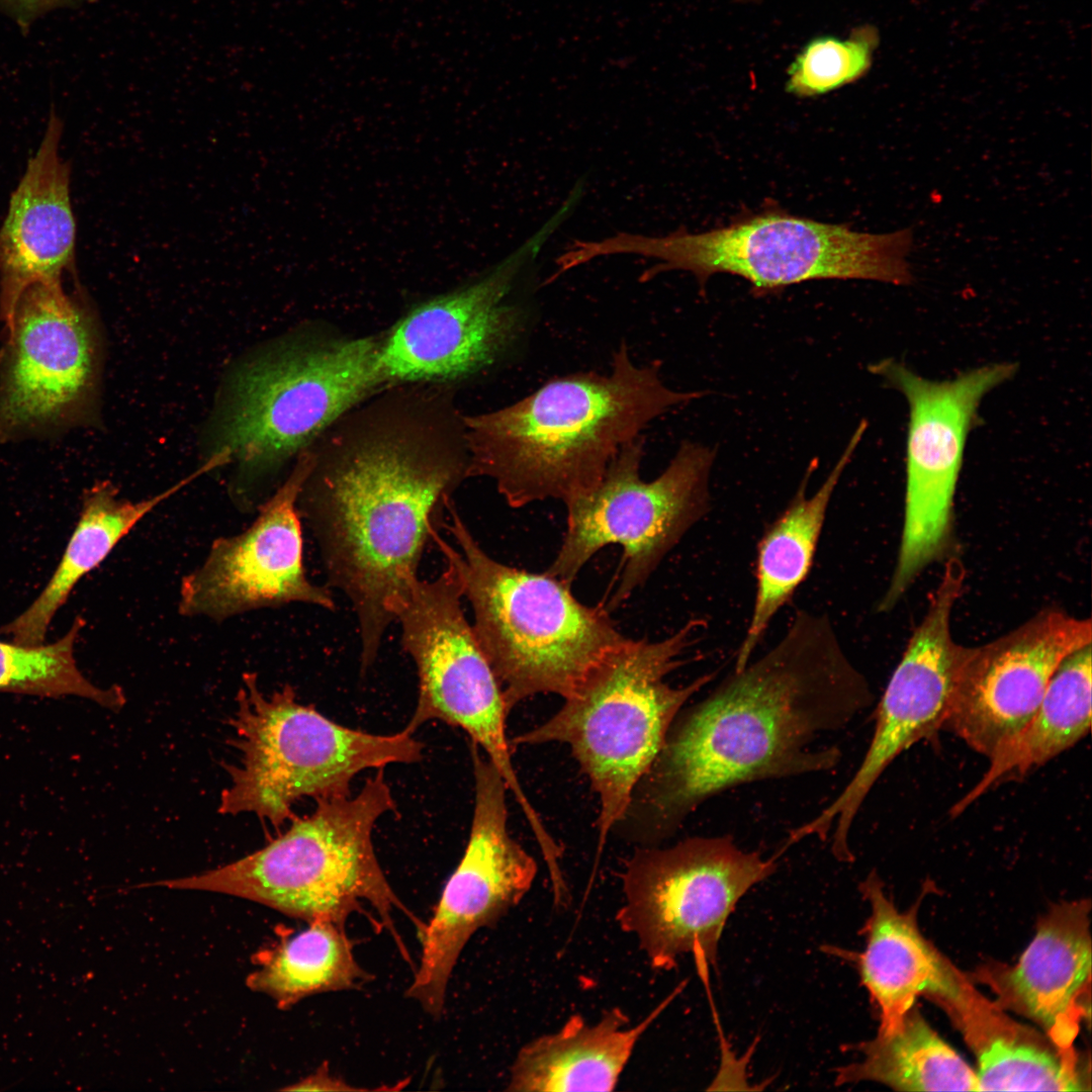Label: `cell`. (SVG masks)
<instances>
[{"label":"cell","instance_id":"13","mask_svg":"<svg viewBox=\"0 0 1092 1092\" xmlns=\"http://www.w3.org/2000/svg\"><path fill=\"white\" fill-rule=\"evenodd\" d=\"M871 370L901 391L910 408L901 543L890 585L878 606L886 612L948 550L968 434L983 397L1012 378L1017 365H983L943 381L921 377L894 359L873 364Z\"/></svg>","mask_w":1092,"mask_h":1092},{"label":"cell","instance_id":"34","mask_svg":"<svg viewBox=\"0 0 1092 1092\" xmlns=\"http://www.w3.org/2000/svg\"><path fill=\"white\" fill-rule=\"evenodd\" d=\"M743 4H759L762 0H736Z\"/></svg>","mask_w":1092,"mask_h":1092},{"label":"cell","instance_id":"10","mask_svg":"<svg viewBox=\"0 0 1092 1092\" xmlns=\"http://www.w3.org/2000/svg\"><path fill=\"white\" fill-rule=\"evenodd\" d=\"M644 438L624 444L601 483L567 507L559 551L546 570L568 585L603 547L623 549L619 583L608 608L626 601L685 534L710 511L709 480L715 449L685 441L665 470L640 476Z\"/></svg>","mask_w":1092,"mask_h":1092},{"label":"cell","instance_id":"2","mask_svg":"<svg viewBox=\"0 0 1092 1092\" xmlns=\"http://www.w3.org/2000/svg\"><path fill=\"white\" fill-rule=\"evenodd\" d=\"M468 456L413 428L377 430L314 466L297 510L328 584L349 600L361 671L371 667L404 601L443 510L467 477Z\"/></svg>","mask_w":1092,"mask_h":1092},{"label":"cell","instance_id":"22","mask_svg":"<svg viewBox=\"0 0 1092 1092\" xmlns=\"http://www.w3.org/2000/svg\"><path fill=\"white\" fill-rule=\"evenodd\" d=\"M932 1001L949 1016L978 1063L980 1091L1090 1090L1078 1056L1009 1017L966 974Z\"/></svg>","mask_w":1092,"mask_h":1092},{"label":"cell","instance_id":"25","mask_svg":"<svg viewBox=\"0 0 1092 1092\" xmlns=\"http://www.w3.org/2000/svg\"><path fill=\"white\" fill-rule=\"evenodd\" d=\"M866 429L867 422L863 421L826 479L808 495V483L817 461L810 463L789 505L761 535L756 549L753 608L736 652L734 669L752 659L774 618L809 575L830 500Z\"/></svg>","mask_w":1092,"mask_h":1092},{"label":"cell","instance_id":"28","mask_svg":"<svg viewBox=\"0 0 1092 1092\" xmlns=\"http://www.w3.org/2000/svg\"><path fill=\"white\" fill-rule=\"evenodd\" d=\"M858 1051L860 1061L839 1068L835 1084L874 1081L898 1091H980L976 1072L914 1006Z\"/></svg>","mask_w":1092,"mask_h":1092},{"label":"cell","instance_id":"19","mask_svg":"<svg viewBox=\"0 0 1092 1092\" xmlns=\"http://www.w3.org/2000/svg\"><path fill=\"white\" fill-rule=\"evenodd\" d=\"M1091 638L1090 619L1046 609L972 647L943 729L989 758L1032 718L1060 663Z\"/></svg>","mask_w":1092,"mask_h":1092},{"label":"cell","instance_id":"6","mask_svg":"<svg viewBox=\"0 0 1092 1092\" xmlns=\"http://www.w3.org/2000/svg\"><path fill=\"white\" fill-rule=\"evenodd\" d=\"M433 542L456 569L472 608V629L504 693L508 710L539 694L568 697L624 637L602 607L580 603L547 573L500 563L476 541L450 502Z\"/></svg>","mask_w":1092,"mask_h":1092},{"label":"cell","instance_id":"9","mask_svg":"<svg viewBox=\"0 0 1092 1092\" xmlns=\"http://www.w3.org/2000/svg\"><path fill=\"white\" fill-rule=\"evenodd\" d=\"M381 341L285 340L243 364L218 407L211 456L235 461L243 487L305 450L386 383L379 363Z\"/></svg>","mask_w":1092,"mask_h":1092},{"label":"cell","instance_id":"7","mask_svg":"<svg viewBox=\"0 0 1092 1092\" xmlns=\"http://www.w3.org/2000/svg\"><path fill=\"white\" fill-rule=\"evenodd\" d=\"M912 244L910 228L867 234L767 208L697 234L684 228L664 237L618 233L586 241L582 253L587 260L618 254L659 260L641 274V282L684 270L703 288L711 275L728 273L746 279L752 292L763 296L816 279L908 285L913 281L907 261Z\"/></svg>","mask_w":1092,"mask_h":1092},{"label":"cell","instance_id":"11","mask_svg":"<svg viewBox=\"0 0 1092 1092\" xmlns=\"http://www.w3.org/2000/svg\"><path fill=\"white\" fill-rule=\"evenodd\" d=\"M776 860L740 848L728 834L639 849L622 873L616 921L655 970H671L687 953L704 966L715 964L729 915L776 872Z\"/></svg>","mask_w":1092,"mask_h":1092},{"label":"cell","instance_id":"5","mask_svg":"<svg viewBox=\"0 0 1092 1092\" xmlns=\"http://www.w3.org/2000/svg\"><path fill=\"white\" fill-rule=\"evenodd\" d=\"M703 621L694 619L658 640L625 638L540 725L512 745L569 746L600 801L598 854L630 811L634 792L659 755L688 701L716 676L702 674L672 687L666 677L685 660Z\"/></svg>","mask_w":1092,"mask_h":1092},{"label":"cell","instance_id":"21","mask_svg":"<svg viewBox=\"0 0 1092 1092\" xmlns=\"http://www.w3.org/2000/svg\"><path fill=\"white\" fill-rule=\"evenodd\" d=\"M63 121L51 109L39 146L12 192L0 225V318L10 323L29 286L75 271L71 164L60 154Z\"/></svg>","mask_w":1092,"mask_h":1092},{"label":"cell","instance_id":"12","mask_svg":"<svg viewBox=\"0 0 1092 1092\" xmlns=\"http://www.w3.org/2000/svg\"><path fill=\"white\" fill-rule=\"evenodd\" d=\"M445 563L435 578H416L395 612L402 649L419 679L417 706L405 727L415 732L439 720L464 730L500 774L533 835L542 836L546 827L513 764L506 732L510 711L502 687L463 612L459 575Z\"/></svg>","mask_w":1092,"mask_h":1092},{"label":"cell","instance_id":"18","mask_svg":"<svg viewBox=\"0 0 1092 1092\" xmlns=\"http://www.w3.org/2000/svg\"><path fill=\"white\" fill-rule=\"evenodd\" d=\"M316 454L300 452L289 476L243 532L216 538L202 563L180 584L178 611L222 622L251 611L301 603L334 611L328 587L303 565L298 496Z\"/></svg>","mask_w":1092,"mask_h":1092},{"label":"cell","instance_id":"16","mask_svg":"<svg viewBox=\"0 0 1092 1092\" xmlns=\"http://www.w3.org/2000/svg\"><path fill=\"white\" fill-rule=\"evenodd\" d=\"M474 809L464 854L421 937L420 967L406 996L439 1017L452 971L474 932L495 923L530 891L537 862L508 828V787L470 742Z\"/></svg>","mask_w":1092,"mask_h":1092},{"label":"cell","instance_id":"24","mask_svg":"<svg viewBox=\"0 0 1092 1092\" xmlns=\"http://www.w3.org/2000/svg\"><path fill=\"white\" fill-rule=\"evenodd\" d=\"M629 1025L619 1008L593 1024L571 1015L555 1032L524 1044L510 1069L507 1090L518 1092L613 1091L633 1051L667 1005Z\"/></svg>","mask_w":1092,"mask_h":1092},{"label":"cell","instance_id":"17","mask_svg":"<svg viewBox=\"0 0 1092 1092\" xmlns=\"http://www.w3.org/2000/svg\"><path fill=\"white\" fill-rule=\"evenodd\" d=\"M574 209L561 207L519 249L485 275L413 308L381 341L379 363L386 383L448 380L492 364L516 339L523 320L507 302L524 266Z\"/></svg>","mask_w":1092,"mask_h":1092},{"label":"cell","instance_id":"23","mask_svg":"<svg viewBox=\"0 0 1092 1092\" xmlns=\"http://www.w3.org/2000/svg\"><path fill=\"white\" fill-rule=\"evenodd\" d=\"M871 913L866 945L854 956L858 975L880 1011V1029L897 1025L919 995H940L960 970L921 934L917 906L900 912L876 872L859 884Z\"/></svg>","mask_w":1092,"mask_h":1092},{"label":"cell","instance_id":"32","mask_svg":"<svg viewBox=\"0 0 1092 1092\" xmlns=\"http://www.w3.org/2000/svg\"><path fill=\"white\" fill-rule=\"evenodd\" d=\"M89 0H0V13L7 16L23 33L40 17L61 8L79 7Z\"/></svg>","mask_w":1092,"mask_h":1092},{"label":"cell","instance_id":"3","mask_svg":"<svg viewBox=\"0 0 1092 1092\" xmlns=\"http://www.w3.org/2000/svg\"><path fill=\"white\" fill-rule=\"evenodd\" d=\"M703 394L668 388L658 364H635L622 342L610 374L558 377L511 405L466 417L467 477L491 478L512 508L566 505L595 490L647 424Z\"/></svg>","mask_w":1092,"mask_h":1092},{"label":"cell","instance_id":"15","mask_svg":"<svg viewBox=\"0 0 1092 1092\" xmlns=\"http://www.w3.org/2000/svg\"><path fill=\"white\" fill-rule=\"evenodd\" d=\"M0 349V438L81 423L95 404L100 342L80 288L35 283L20 295Z\"/></svg>","mask_w":1092,"mask_h":1092},{"label":"cell","instance_id":"31","mask_svg":"<svg viewBox=\"0 0 1092 1092\" xmlns=\"http://www.w3.org/2000/svg\"><path fill=\"white\" fill-rule=\"evenodd\" d=\"M879 42L872 24L854 27L845 38L810 39L790 64L785 90L800 98L816 97L859 80L870 71Z\"/></svg>","mask_w":1092,"mask_h":1092},{"label":"cell","instance_id":"26","mask_svg":"<svg viewBox=\"0 0 1092 1092\" xmlns=\"http://www.w3.org/2000/svg\"><path fill=\"white\" fill-rule=\"evenodd\" d=\"M205 472L203 465L166 490L138 502L120 497L107 480L91 486L83 494L78 523L52 577L23 613L0 628V634L19 645L42 644L54 616L78 581L96 568L148 514Z\"/></svg>","mask_w":1092,"mask_h":1092},{"label":"cell","instance_id":"29","mask_svg":"<svg viewBox=\"0 0 1092 1092\" xmlns=\"http://www.w3.org/2000/svg\"><path fill=\"white\" fill-rule=\"evenodd\" d=\"M345 925L309 922L278 944L248 978L251 989L272 997L280 1008L325 992L357 988L371 980L353 953Z\"/></svg>","mask_w":1092,"mask_h":1092},{"label":"cell","instance_id":"1","mask_svg":"<svg viewBox=\"0 0 1092 1092\" xmlns=\"http://www.w3.org/2000/svg\"><path fill=\"white\" fill-rule=\"evenodd\" d=\"M872 703L869 682L829 618L797 611L768 651L674 719L643 778L652 832L669 836L702 804L732 788L834 769L840 748L816 743Z\"/></svg>","mask_w":1092,"mask_h":1092},{"label":"cell","instance_id":"33","mask_svg":"<svg viewBox=\"0 0 1092 1092\" xmlns=\"http://www.w3.org/2000/svg\"><path fill=\"white\" fill-rule=\"evenodd\" d=\"M283 1090L357 1091L367 1089L348 1085L342 1079L330 1074L327 1064H323L313 1074Z\"/></svg>","mask_w":1092,"mask_h":1092},{"label":"cell","instance_id":"14","mask_svg":"<svg viewBox=\"0 0 1092 1092\" xmlns=\"http://www.w3.org/2000/svg\"><path fill=\"white\" fill-rule=\"evenodd\" d=\"M965 577L962 561L949 558L877 707L875 731L859 766L825 808L789 832L785 848L808 837L829 838L834 857L851 862V828L878 779L902 751L943 729L971 652V647L956 643L950 632L951 611Z\"/></svg>","mask_w":1092,"mask_h":1092},{"label":"cell","instance_id":"27","mask_svg":"<svg viewBox=\"0 0 1092 1092\" xmlns=\"http://www.w3.org/2000/svg\"><path fill=\"white\" fill-rule=\"evenodd\" d=\"M1091 644L1069 654L1054 672L1028 723L989 757L982 779L950 809L962 814L987 792L1029 772L1071 748L1091 728Z\"/></svg>","mask_w":1092,"mask_h":1092},{"label":"cell","instance_id":"8","mask_svg":"<svg viewBox=\"0 0 1092 1092\" xmlns=\"http://www.w3.org/2000/svg\"><path fill=\"white\" fill-rule=\"evenodd\" d=\"M236 703L229 719L236 760L224 765L222 815L250 813L278 828L302 798L348 796L365 769L422 759L423 744L406 727L381 735L343 726L298 702L289 685L265 694L255 673L243 674Z\"/></svg>","mask_w":1092,"mask_h":1092},{"label":"cell","instance_id":"30","mask_svg":"<svg viewBox=\"0 0 1092 1092\" xmlns=\"http://www.w3.org/2000/svg\"><path fill=\"white\" fill-rule=\"evenodd\" d=\"M84 625L83 618L77 617L69 631L50 644L25 646L0 640V692L48 698L77 696L120 710L126 703L122 688L98 687L77 666L75 643Z\"/></svg>","mask_w":1092,"mask_h":1092},{"label":"cell","instance_id":"4","mask_svg":"<svg viewBox=\"0 0 1092 1092\" xmlns=\"http://www.w3.org/2000/svg\"><path fill=\"white\" fill-rule=\"evenodd\" d=\"M313 812L294 817L283 834L264 847L198 875L152 883L177 890L232 895L264 904L309 922L345 925L348 916L370 904L390 931L404 960L408 952L393 925L404 913L421 938L427 923L399 901L378 862L372 832L378 819L395 810L383 768L351 797L317 799Z\"/></svg>","mask_w":1092,"mask_h":1092},{"label":"cell","instance_id":"20","mask_svg":"<svg viewBox=\"0 0 1092 1092\" xmlns=\"http://www.w3.org/2000/svg\"><path fill=\"white\" fill-rule=\"evenodd\" d=\"M1090 906L1088 899L1054 905L1016 965L986 964L968 975L987 985L1001 1008L1033 1020L1071 1056L1090 1013Z\"/></svg>","mask_w":1092,"mask_h":1092}]
</instances>
